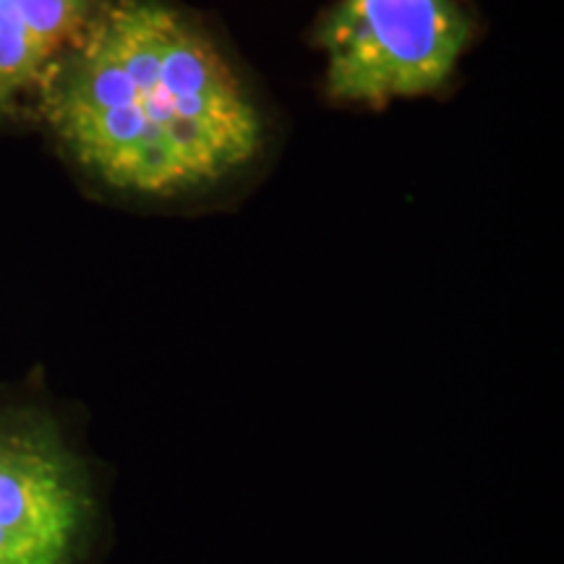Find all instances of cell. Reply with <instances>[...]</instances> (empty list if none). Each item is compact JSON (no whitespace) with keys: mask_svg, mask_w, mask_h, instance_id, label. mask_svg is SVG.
<instances>
[{"mask_svg":"<svg viewBox=\"0 0 564 564\" xmlns=\"http://www.w3.org/2000/svg\"><path fill=\"white\" fill-rule=\"evenodd\" d=\"M40 112L91 181L139 202L228 186L267 147L249 82L171 0H110Z\"/></svg>","mask_w":564,"mask_h":564,"instance_id":"6da1fadb","label":"cell"},{"mask_svg":"<svg viewBox=\"0 0 564 564\" xmlns=\"http://www.w3.org/2000/svg\"><path fill=\"white\" fill-rule=\"evenodd\" d=\"M333 102L387 108L440 91L474 42L460 0H337L319 34Z\"/></svg>","mask_w":564,"mask_h":564,"instance_id":"7a4b0ae2","label":"cell"},{"mask_svg":"<svg viewBox=\"0 0 564 564\" xmlns=\"http://www.w3.org/2000/svg\"><path fill=\"white\" fill-rule=\"evenodd\" d=\"M97 523L87 463L34 403L0 408V564H76Z\"/></svg>","mask_w":564,"mask_h":564,"instance_id":"3957f363","label":"cell"},{"mask_svg":"<svg viewBox=\"0 0 564 564\" xmlns=\"http://www.w3.org/2000/svg\"><path fill=\"white\" fill-rule=\"evenodd\" d=\"M110 0H0V112L40 110Z\"/></svg>","mask_w":564,"mask_h":564,"instance_id":"277c9868","label":"cell"}]
</instances>
